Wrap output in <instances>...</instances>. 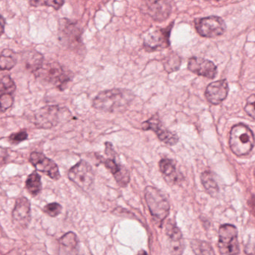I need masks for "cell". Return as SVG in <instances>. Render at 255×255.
<instances>
[{
    "label": "cell",
    "mask_w": 255,
    "mask_h": 255,
    "mask_svg": "<svg viewBox=\"0 0 255 255\" xmlns=\"http://www.w3.org/2000/svg\"><path fill=\"white\" fill-rule=\"evenodd\" d=\"M237 236L238 232L234 225L226 224L219 228L218 247L222 255H238L240 254Z\"/></svg>",
    "instance_id": "obj_5"
},
{
    "label": "cell",
    "mask_w": 255,
    "mask_h": 255,
    "mask_svg": "<svg viewBox=\"0 0 255 255\" xmlns=\"http://www.w3.org/2000/svg\"><path fill=\"white\" fill-rule=\"evenodd\" d=\"M201 180L206 191L212 197H216L219 194V186L215 179L213 178V174L210 171H206L203 172L201 174Z\"/></svg>",
    "instance_id": "obj_20"
},
{
    "label": "cell",
    "mask_w": 255,
    "mask_h": 255,
    "mask_svg": "<svg viewBox=\"0 0 255 255\" xmlns=\"http://www.w3.org/2000/svg\"><path fill=\"white\" fill-rule=\"evenodd\" d=\"M30 203L24 197L18 198L12 213L13 222L19 228H25L28 226L31 219Z\"/></svg>",
    "instance_id": "obj_16"
},
{
    "label": "cell",
    "mask_w": 255,
    "mask_h": 255,
    "mask_svg": "<svg viewBox=\"0 0 255 255\" xmlns=\"http://www.w3.org/2000/svg\"><path fill=\"white\" fill-rule=\"evenodd\" d=\"M17 64V59L14 52L5 49L0 55V71H9Z\"/></svg>",
    "instance_id": "obj_21"
},
{
    "label": "cell",
    "mask_w": 255,
    "mask_h": 255,
    "mask_svg": "<svg viewBox=\"0 0 255 255\" xmlns=\"http://www.w3.org/2000/svg\"><path fill=\"white\" fill-rule=\"evenodd\" d=\"M60 243L62 246H65V247L71 248L72 249H75L78 241H77V236L74 233L70 232L68 234H65L61 239Z\"/></svg>",
    "instance_id": "obj_29"
},
{
    "label": "cell",
    "mask_w": 255,
    "mask_h": 255,
    "mask_svg": "<svg viewBox=\"0 0 255 255\" xmlns=\"http://www.w3.org/2000/svg\"><path fill=\"white\" fill-rule=\"evenodd\" d=\"M143 11L156 21H163L171 12V2L166 1H148L143 5Z\"/></svg>",
    "instance_id": "obj_15"
},
{
    "label": "cell",
    "mask_w": 255,
    "mask_h": 255,
    "mask_svg": "<svg viewBox=\"0 0 255 255\" xmlns=\"http://www.w3.org/2000/svg\"><path fill=\"white\" fill-rule=\"evenodd\" d=\"M16 90V85L9 76H5L0 80V95L13 94Z\"/></svg>",
    "instance_id": "obj_26"
},
{
    "label": "cell",
    "mask_w": 255,
    "mask_h": 255,
    "mask_svg": "<svg viewBox=\"0 0 255 255\" xmlns=\"http://www.w3.org/2000/svg\"><path fill=\"white\" fill-rule=\"evenodd\" d=\"M165 230H166L165 231L166 235L168 236L173 245L182 244L183 235L181 231L171 221H168L167 222Z\"/></svg>",
    "instance_id": "obj_24"
},
{
    "label": "cell",
    "mask_w": 255,
    "mask_h": 255,
    "mask_svg": "<svg viewBox=\"0 0 255 255\" xmlns=\"http://www.w3.org/2000/svg\"><path fill=\"white\" fill-rule=\"evenodd\" d=\"M191 247L195 255H216L211 245L203 240H192Z\"/></svg>",
    "instance_id": "obj_22"
},
{
    "label": "cell",
    "mask_w": 255,
    "mask_h": 255,
    "mask_svg": "<svg viewBox=\"0 0 255 255\" xmlns=\"http://www.w3.org/2000/svg\"><path fill=\"white\" fill-rule=\"evenodd\" d=\"M195 29L201 36L215 38L223 35L226 31V24L221 17L210 16L198 19L195 21Z\"/></svg>",
    "instance_id": "obj_7"
},
{
    "label": "cell",
    "mask_w": 255,
    "mask_h": 255,
    "mask_svg": "<svg viewBox=\"0 0 255 255\" xmlns=\"http://www.w3.org/2000/svg\"><path fill=\"white\" fill-rule=\"evenodd\" d=\"M62 109L56 106H49L37 110L35 114V124L36 127L43 129H50L60 123L62 117L65 114Z\"/></svg>",
    "instance_id": "obj_8"
},
{
    "label": "cell",
    "mask_w": 255,
    "mask_h": 255,
    "mask_svg": "<svg viewBox=\"0 0 255 255\" xmlns=\"http://www.w3.org/2000/svg\"><path fill=\"white\" fill-rule=\"evenodd\" d=\"M14 104V96L11 94L0 95V113H5Z\"/></svg>",
    "instance_id": "obj_28"
},
{
    "label": "cell",
    "mask_w": 255,
    "mask_h": 255,
    "mask_svg": "<svg viewBox=\"0 0 255 255\" xmlns=\"http://www.w3.org/2000/svg\"><path fill=\"white\" fill-rule=\"evenodd\" d=\"M229 88L226 80H218L210 83L205 91L207 101L213 105H218L226 99Z\"/></svg>",
    "instance_id": "obj_17"
},
{
    "label": "cell",
    "mask_w": 255,
    "mask_h": 255,
    "mask_svg": "<svg viewBox=\"0 0 255 255\" xmlns=\"http://www.w3.org/2000/svg\"><path fill=\"white\" fill-rule=\"evenodd\" d=\"M159 170L163 174L167 181L176 183L178 181L179 176L176 169L175 164L171 159H161L159 163Z\"/></svg>",
    "instance_id": "obj_18"
},
{
    "label": "cell",
    "mask_w": 255,
    "mask_h": 255,
    "mask_svg": "<svg viewBox=\"0 0 255 255\" xmlns=\"http://www.w3.org/2000/svg\"><path fill=\"white\" fill-rule=\"evenodd\" d=\"M181 59L176 53H171L163 60L164 68L168 73H172L180 68Z\"/></svg>",
    "instance_id": "obj_25"
},
{
    "label": "cell",
    "mask_w": 255,
    "mask_h": 255,
    "mask_svg": "<svg viewBox=\"0 0 255 255\" xmlns=\"http://www.w3.org/2000/svg\"><path fill=\"white\" fill-rule=\"evenodd\" d=\"M137 255H147V254L145 251L141 250L139 252H138V254H137Z\"/></svg>",
    "instance_id": "obj_34"
},
{
    "label": "cell",
    "mask_w": 255,
    "mask_h": 255,
    "mask_svg": "<svg viewBox=\"0 0 255 255\" xmlns=\"http://www.w3.org/2000/svg\"><path fill=\"white\" fill-rule=\"evenodd\" d=\"M26 187L29 193L32 195H37L41 192V177L37 172H33L28 177L26 180Z\"/></svg>",
    "instance_id": "obj_23"
},
{
    "label": "cell",
    "mask_w": 255,
    "mask_h": 255,
    "mask_svg": "<svg viewBox=\"0 0 255 255\" xmlns=\"http://www.w3.org/2000/svg\"><path fill=\"white\" fill-rule=\"evenodd\" d=\"M0 255H2V253H1V252H0Z\"/></svg>",
    "instance_id": "obj_35"
},
{
    "label": "cell",
    "mask_w": 255,
    "mask_h": 255,
    "mask_svg": "<svg viewBox=\"0 0 255 255\" xmlns=\"http://www.w3.org/2000/svg\"><path fill=\"white\" fill-rule=\"evenodd\" d=\"M68 177L83 190L87 191L93 184L95 174L92 166L86 161L81 160L71 168Z\"/></svg>",
    "instance_id": "obj_9"
},
{
    "label": "cell",
    "mask_w": 255,
    "mask_h": 255,
    "mask_svg": "<svg viewBox=\"0 0 255 255\" xmlns=\"http://www.w3.org/2000/svg\"><path fill=\"white\" fill-rule=\"evenodd\" d=\"M29 160L38 171L44 172L53 180H59L60 178L59 167L56 162L47 158L43 153L33 152L31 153Z\"/></svg>",
    "instance_id": "obj_13"
},
{
    "label": "cell",
    "mask_w": 255,
    "mask_h": 255,
    "mask_svg": "<svg viewBox=\"0 0 255 255\" xmlns=\"http://www.w3.org/2000/svg\"><path fill=\"white\" fill-rule=\"evenodd\" d=\"M188 69L191 72L206 78L213 79L217 75V68L215 64L203 58L192 57L189 59Z\"/></svg>",
    "instance_id": "obj_14"
},
{
    "label": "cell",
    "mask_w": 255,
    "mask_h": 255,
    "mask_svg": "<svg viewBox=\"0 0 255 255\" xmlns=\"http://www.w3.org/2000/svg\"><path fill=\"white\" fill-rule=\"evenodd\" d=\"M144 130H153L158 138L168 145H174L178 141V136L174 132L164 128L158 115H155L147 122L142 124Z\"/></svg>",
    "instance_id": "obj_12"
},
{
    "label": "cell",
    "mask_w": 255,
    "mask_h": 255,
    "mask_svg": "<svg viewBox=\"0 0 255 255\" xmlns=\"http://www.w3.org/2000/svg\"><path fill=\"white\" fill-rule=\"evenodd\" d=\"M24 61L26 67L35 74L42 67L44 57L38 52L29 51L24 55Z\"/></svg>",
    "instance_id": "obj_19"
},
{
    "label": "cell",
    "mask_w": 255,
    "mask_h": 255,
    "mask_svg": "<svg viewBox=\"0 0 255 255\" xmlns=\"http://www.w3.org/2000/svg\"><path fill=\"white\" fill-rule=\"evenodd\" d=\"M173 25H170L166 29L152 28L143 35L144 46L149 51L162 50L170 46V33Z\"/></svg>",
    "instance_id": "obj_6"
},
{
    "label": "cell",
    "mask_w": 255,
    "mask_h": 255,
    "mask_svg": "<svg viewBox=\"0 0 255 255\" xmlns=\"http://www.w3.org/2000/svg\"><path fill=\"white\" fill-rule=\"evenodd\" d=\"M134 98L133 93L128 89L104 91L98 94L94 100L93 107L97 110L107 113H121L129 107Z\"/></svg>",
    "instance_id": "obj_1"
},
{
    "label": "cell",
    "mask_w": 255,
    "mask_h": 255,
    "mask_svg": "<svg viewBox=\"0 0 255 255\" xmlns=\"http://www.w3.org/2000/svg\"><path fill=\"white\" fill-rule=\"evenodd\" d=\"M105 145L106 153L109 156H112V158L103 159L102 162L111 171L119 186L125 187L130 180L129 171L125 166L116 162V153L113 149V144L111 143L107 142Z\"/></svg>",
    "instance_id": "obj_10"
},
{
    "label": "cell",
    "mask_w": 255,
    "mask_h": 255,
    "mask_svg": "<svg viewBox=\"0 0 255 255\" xmlns=\"http://www.w3.org/2000/svg\"><path fill=\"white\" fill-rule=\"evenodd\" d=\"M36 77L54 85L60 91L66 88L67 84L72 80V74L67 68L57 62H52L42 65L38 71L35 73Z\"/></svg>",
    "instance_id": "obj_4"
},
{
    "label": "cell",
    "mask_w": 255,
    "mask_h": 255,
    "mask_svg": "<svg viewBox=\"0 0 255 255\" xmlns=\"http://www.w3.org/2000/svg\"><path fill=\"white\" fill-rule=\"evenodd\" d=\"M44 211L52 217H56L62 212V206L58 203H52L47 204L44 208Z\"/></svg>",
    "instance_id": "obj_30"
},
{
    "label": "cell",
    "mask_w": 255,
    "mask_h": 255,
    "mask_svg": "<svg viewBox=\"0 0 255 255\" xmlns=\"http://www.w3.org/2000/svg\"><path fill=\"white\" fill-rule=\"evenodd\" d=\"M59 38L68 48H75L82 44L80 28L68 19L63 18L59 21Z\"/></svg>",
    "instance_id": "obj_11"
},
{
    "label": "cell",
    "mask_w": 255,
    "mask_h": 255,
    "mask_svg": "<svg viewBox=\"0 0 255 255\" xmlns=\"http://www.w3.org/2000/svg\"><path fill=\"white\" fill-rule=\"evenodd\" d=\"M144 198L152 217L156 223L162 225L170 211V204L166 197L156 188L147 186L144 191Z\"/></svg>",
    "instance_id": "obj_3"
},
{
    "label": "cell",
    "mask_w": 255,
    "mask_h": 255,
    "mask_svg": "<svg viewBox=\"0 0 255 255\" xmlns=\"http://www.w3.org/2000/svg\"><path fill=\"white\" fill-rule=\"evenodd\" d=\"M231 150L238 156L249 154L255 145V136L250 128L243 124L233 127L230 132Z\"/></svg>",
    "instance_id": "obj_2"
},
{
    "label": "cell",
    "mask_w": 255,
    "mask_h": 255,
    "mask_svg": "<svg viewBox=\"0 0 255 255\" xmlns=\"http://www.w3.org/2000/svg\"><path fill=\"white\" fill-rule=\"evenodd\" d=\"M255 95H252V96L248 98L247 104L245 107V111L253 119H255Z\"/></svg>",
    "instance_id": "obj_32"
},
{
    "label": "cell",
    "mask_w": 255,
    "mask_h": 255,
    "mask_svg": "<svg viewBox=\"0 0 255 255\" xmlns=\"http://www.w3.org/2000/svg\"><path fill=\"white\" fill-rule=\"evenodd\" d=\"M5 23H5V20L3 16L0 14V36H2L4 32H5Z\"/></svg>",
    "instance_id": "obj_33"
},
{
    "label": "cell",
    "mask_w": 255,
    "mask_h": 255,
    "mask_svg": "<svg viewBox=\"0 0 255 255\" xmlns=\"http://www.w3.org/2000/svg\"><path fill=\"white\" fill-rule=\"evenodd\" d=\"M28 138V133L26 131L22 130L15 133L11 134L9 137V141L11 144H17Z\"/></svg>",
    "instance_id": "obj_31"
},
{
    "label": "cell",
    "mask_w": 255,
    "mask_h": 255,
    "mask_svg": "<svg viewBox=\"0 0 255 255\" xmlns=\"http://www.w3.org/2000/svg\"><path fill=\"white\" fill-rule=\"evenodd\" d=\"M32 6H46L53 7L54 9L58 10L62 8V5L65 4V1L62 0H35L29 2Z\"/></svg>",
    "instance_id": "obj_27"
}]
</instances>
